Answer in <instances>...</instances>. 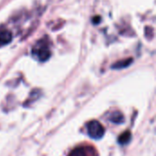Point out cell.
Wrapping results in <instances>:
<instances>
[{
    "mask_svg": "<svg viewBox=\"0 0 156 156\" xmlns=\"http://www.w3.org/2000/svg\"><path fill=\"white\" fill-rule=\"evenodd\" d=\"M88 134L93 139H101L104 134V128L98 121H91L87 124Z\"/></svg>",
    "mask_w": 156,
    "mask_h": 156,
    "instance_id": "cell-1",
    "label": "cell"
},
{
    "mask_svg": "<svg viewBox=\"0 0 156 156\" xmlns=\"http://www.w3.org/2000/svg\"><path fill=\"white\" fill-rule=\"evenodd\" d=\"M11 39H12V34L8 30L6 29L0 30V43L6 44L9 43Z\"/></svg>",
    "mask_w": 156,
    "mask_h": 156,
    "instance_id": "cell-2",
    "label": "cell"
},
{
    "mask_svg": "<svg viewBox=\"0 0 156 156\" xmlns=\"http://www.w3.org/2000/svg\"><path fill=\"white\" fill-rule=\"evenodd\" d=\"M131 138H132V133L130 132H125L119 137L118 142L120 144H126L130 142Z\"/></svg>",
    "mask_w": 156,
    "mask_h": 156,
    "instance_id": "cell-3",
    "label": "cell"
},
{
    "mask_svg": "<svg viewBox=\"0 0 156 156\" xmlns=\"http://www.w3.org/2000/svg\"><path fill=\"white\" fill-rule=\"evenodd\" d=\"M69 156H87V151L84 147H78L70 153Z\"/></svg>",
    "mask_w": 156,
    "mask_h": 156,
    "instance_id": "cell-4",
    "label": "cell"
},
{
    "mask_svg": "<svg viewBox=\"0 0 156 156\" xmlns=\"http://www.w3.org/2000/svg\"><path fill=\"white\" fill-rule=\"evenodd\" d=\"M110 120L115 123H122L123 122V116L121 112H115L112 115Z\"/></svg>",
    "mask_w": 156,
    "mask_h": 156,
    "instance_id": "cell-5",
    "label": "cell"
},
{
    "mask_svg": "<svg viewBox=\"0 0 156 156\" xmlns=\"http://www.w3.org/2000/svg\"><path fill=\"white\" fill-rule=\"evenodd\" d=\"M133 62V60L130 58V59H126V60H123V61H121V62H117L116 64H114L112 66V68L114 69H122V68H125V67H128L129 64H131Z\"/></svg>",
    "mask_w": 156,
    "mask_h": 156,
    "instance_id": "cell-6",
    "label": "cell"
},
{
    "mask_svg": "<svg viewBox=\"0 0 156 156\" xmlns=\"http://www.w3.org/2000/svg\"><path fill=\"white\" fill-rule=\"evenodd\" d=\"M50 53L48 49H40L38 52V58H40V60H46L48 58Z\"/></svg>",
    "mask_w": 156,
    "mask_h": 156,
    "instance_id": "cell-7",
    "label": "cell"
}]
</instances>
